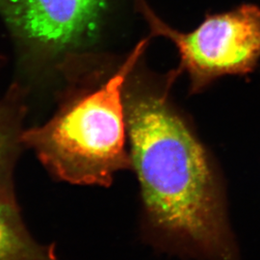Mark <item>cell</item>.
Listing matches in <instances>:
<instances>
[{
    "label": "cell",
    "mask_w": 260,
    "mask_h": 260,
    "mask_svg": "<svg viewBox=\"0 0 260 260\" xmlns=\"http://www.w3.org/2000/svg\"><path fill=\"white\" fill-rule=\"evenodd\" d=\"M160 87L125 93L132 169L146 225L159 241L208 260H237L221 182L208 151Z\"/></svg>",
    "instance_id": "1"
},
{
    "label": "cell",
    "mask_w": 260,
    "mask_h": 260,
    "mask_svg": "<svg viewBox=\"0 0 260 260\" xmlns=\"http://www.w3.org/2000/svg\"><path fill=\"white\" fill-rule=\"evenodd\" d=\"M149 41H140L99 88L67 103L44 125L22 131L23 146L58 179L107 187L117 173L132 169L125 148L124 88Z\"/></svg>",
    "instance_id": "2"
},
{
    "label": "cell",
    "mask_w": 260,
    "mask_h": 260,
    "mask_svg": "<svg viewBox=\"0 0 260 260\" xmlns=\"http://www.w3.org/2000/svg\"><path fill=\"white\" fill-rule=\"evenodd\" d=\"M152 36L167 38L177 47L180 64L177 72L186 73L190 93L203 92L224 75L251 74L260 60V8L243 4L235 9L207 15L191 32L168 25L146 0H135Z\"/></svg>",
    "instance_id": "3"
},
{
    "label": "cell",
    "mask_w": 260,
    "mask_h": 260,
    "mask_svg": "<svg viewBox=\"0 0 260 260\" xmlns=\"http://www.w3.org/2000/svg\"><path fill=\"white\" fill-rule=\"evenodd\" d=\"M108 0H0V14L27 47L45 55L83 45L96 30Z\"/></svg>",
    "instance_id": "4"
},
{
    "label": "cell",
    "mask_w": 260,
    "mask_h": 260,
    "mask_svg": "<svg viewBox=\"0 0 260 260\" xmlns=\"http://www.w3.org/2000/svg\"><path fill=\"white\" fill-rule=\"evenodd\" d=\"M0 260H59L55 245H43L28 232L18 204L0 201Z\"/></svg>",
    "instance_id": "5"
},
{
    "label": "cell",
    "mask_w": 260,
    "mask_h": 260,
    "mask_svg": "<svg viewBox=\"0 0 260 260\" xmlns=\"http://www.w3.org/2000/svg\"><path fill=\"white\" fill-rule=\"evenodd\" d=\"M19 120L16 112L0 103V201L11 204H18L14 169L23 146Z\"/></svg>",
    "instance_id": "6"
}]
</instances>
